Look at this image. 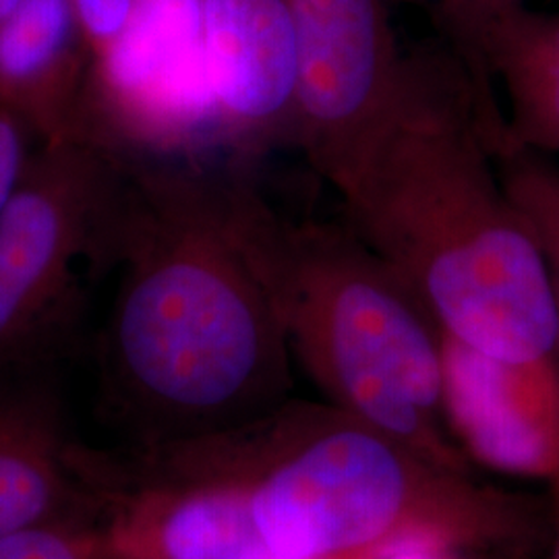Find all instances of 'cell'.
I'll list each match as a JSON object with an SVG mask.
<instances>
[{
	"label": "cell",
	"instance_id": "cell-13",
	"mask_svg": "<svg viewBox=\"0 0 559 559\" xmlns=\"http://www.w3.org/2000/svg\"><path fill=\"white\" fill-rule=\"evenodd\" d=\"M498 175L545 261L558 318L559 357V166L543 154L510 150L496 156Z\"/></svg>",
	"mask_w": 559,
	"mask_h": 559
},
{
	"label": "cell",
	"instance_id": "cell-11",
	"mask_svg": "<svg viewBox=\"0 0 559 559\" xmlns=\"http://www.w3.org/2000/svg\"><path fill=\"white\" fill-rule=\"evenodd\" d=\"M448 32L491 112H500L491 78L503 85L508 117L500 154L559 152V15L514 2L460 21Z\"/></svg>",
	"mask_w": 559,
	"mask_h": 559
},
{
	"label": "cell",
	"instance_id": "cell-7",
	"mask_svg": "<svg viewBox=\"0 0 559 559\" xmlns=\"http://www.w3.org/2000/svg\"><path fill=\"white\" fill-rule=\"evenodd\" d=\"M299 52L295 145L334 187L399 80L385 0H290Z\"/></svg>",
	"mask_w": 559,
	"mask_h": 559
},
{
	"label": "cell",
	"instance_id": "cell-6",
	"mask_svg": "<svg viewBox=\"0 0 559 559\" xmlns=\"http://www.w3.org/2000/svg\"><path fill=\"white\" fill-rule=\"evenodd\" d=\"M81 138L115 156H191L222 143L201 38V0H135L120 40L90 64Z\"/></svg>",
	"mask_w": 559,
	"mask_h": 559
},
{
	"label": "cell",
	"instance_id": "cell-18",
	"mask_svg": "<svg viewBox=\"0 0 559 559\" xmlns=\"http://www.w3.org/2000/svg\"><path fill=\"white\" fill-rule=\"evenodd\" d=\"M520 0H443L441 2V13L445 25L459 23V21L468 20L473 15H479L491 9H500L506 4H514Z\"/></svg>",
	"mask_w": 559,
	"mask_h": 559
},
{
	"label": "cell",
	"instance_id": "cell-4",
	"mask_svg": "<svg viewBox=\"0 0 559 559\" xmlns=\"http://www.w3.org/2000/svg\"><path fill=\"white\" fill-rule=\"evenodd\" d=\"M218 185L290 357L325 400L468 473L443 429L440 328L411 286L348 224L288 221L242 177Z\"/></svg>",
	"mask_w": 559,
	"mask_h": 559
},
{
	"label": "cell",
	"instance_id": "cell-19",
	"mask_svg": "<svg viewBox=\"0 0 559 559\" xmlns=\"http://www.w3.org/2000/svg\"><path fill=\"white\" fill-rule=\"evenodd\" d=\"M23 0H0V27L15 13Z\"/></svg>",
	"mask_w": 559,
	"mask_h": 559
},
{
	"label": "cell",
	"instance_id": "cell-16",
	"mask_svg": "<svg viewBox=\"0 0 559 559\" xmlns=\"http://www.w3.org/2000/svg\"><path fill=\"white\" fill-rule=\"evenodd\" d=\"M23 122L9 110L0 108V214L20 187L27 158Z\"/></svg>",
	"mask_w": 559,
	"mask_h": 559
},
{
	"label": "cell",
	"instance_id": "cell-15",
	"mask_svg": "<svg viewBox=\"0 0 559 559\" xmlns=\"http://www.w3.org/2000/svg\"><path fill=\"white\" fill-rule=\"evenodd\" d=\"M92 62L102 59L124 34L135 0H71Z\"/></svg>",
	"mask_w": 559,
	"mask_h": 559
},
{
	"label": "cell",
	"instance_id": "cell-9",
	"mask_svg": "<svg viewBox=\"0 0 559 559\" xmlns=\"http://www.w3.org/2000/svg\"><path fill=\"white\" fill-rule=\"evenodd\" d=\"M222 143L245 154L295 143L299 52L290 0H201Z\"/></svg>",
	"mask_w": 559,
	"mask_h": 559
},
{
	"label": "cell",
	"instance_id": "cell-10",
	"mask_svg": "<svg viewBox=\"0 0 559 559\" xmlns=\"http://www.w3.org/2000/svg\"><path fill=\"white\" fill-rule=\"evenodd\" d=\"M21 371L0 373V539L52 524H94V485L67 440L59 400Z\"/></svg>",
	"mask_w": 559,
	"mask_h": 559
},
{
	"label": "cell",
	"instance_id": "cell-1",
	"mask_svg": "<svg viewBox=\"0 0 559 559\" xmlns=\"http://www.w3.org/2000/svg\"><path fill=\"white\" fill-rule=\"evenodd\" d=\"M500 135L454 48L402 57L336 191L348 226L411 286L441 336L489 359H551V282L503 191L491 147Z\"/></svg>",
	"mask_w": 559,
	"mask_h": 559
},
{
	"label": "cell",
	"instance_id": "cell-12",
	"mask_svg": "<svg viewBox=\"0 0 559 559\" xmlns=\"http://www.w3.org/2000/svg\"><path fill=\"white\" fill-rule=\"evenodd\" d=\"M83 50L71 0H23L0 27V108L46 143L81 138Z\"/></svg>",
	"mask_w": 559,
	"mask_h": 559
},
{
	"label": "cell",
	"instance_id": "cell-14",
	"mask_svg": "<svg viewBox=\"0 0 559 559\" xmlns=\"http://www.w3.org/2000/svg\"><path fill=\"white\" fill-rule=\"evenodd\" d=\"M0 559H98L96 526L67 522L0 539Z\"/></svg>",
	"mask_w": 559,
	"mask_h": 559
},
{
	"label": "cell",
	"instance_id": "cell-17",
	"mask_svg": "<svg viewBox=\"0 0 559 559\" xmlns=\"http://www.w3.org/2000/svg\"><path fill=\"white\" fill-rule=\"evenodd\" d=\"M365 559H462V551L436 540H408Z\"/></svg>",
	"mask_w": 559,
	"mask_h": 559
},
{
	"label": "cell",
	"instance_id": "cell-2",
	"mask_svg": "<svg viewBox=\"0 0 559 559\" xmlns=\"http://www.w3.org/2000/svg\"><path fill=\"white\" fill-rule=\"evenodd\" d=\"M104 251L120 261L104 369L141 445L228 431L290 400L293 357L218 175L122 164Z\"/></svg>",
	"mask_w": 559,
	"mask_h": 559
},
{
	"label": "cell",
	"instance_id": "cell-20",
	"mask_svg": "<svg viewBox=\"0 0 559 559\" xmlns=\"http://www.w3.org/2000/svg\"><path fill=\"white\" fill-rule=\"evenodd\" d=\"M554 559H559V540H558V547H556V558Z\"/></svg>",
	"mask_w": 559,
	"mask_h": 559
},
{
	"label": "cell",
	"instance_id": "cell-5",
	"mask_svg": "<svg viewBox=\"0 0 559 559\" xmlns=\"http://www.w3.org/2000/svg\"><path fill=\"white\" fill-rule=\"evenodd\" d=\"M122 164L85 138L46 143L0 214V373L20 371L67 323L78 263L104 251Z\"/></svg>",
	"mask_w": 559,
	"mask_h": 559
},
{
	"label": "cell",
	"instance_id": "cell-3",
	"mask_svg": "<svg viewBox=\"0 0 559 559\" xmlns=\"http://www.w3.org/2000/svg\"><path fill=\"white\" fill-rule=\"evenodd\" d=\"M195 454L270 559H365L408 540L524 551L543 533L537 501L440 466L330 402L288 400Z\"/></svg>",
	"mask_w": 559,
	"mask_h": 559
},
{
	"label": "cell",
	"instance_id": "cell-8",
	"mask_svg": "<svg viewBox=\"0 0 559 559\" xmlns=\"http://www.w3.org/2000/svg\"><path fill=\"white\" fill-rule=\"evenodd\" d=\"M441 411L460 448L519 479L559 483V357L489 359L441 336Z\"/></svg>",
	"mask_w": 559,
	"mask_h": 559
}]
</instances>
